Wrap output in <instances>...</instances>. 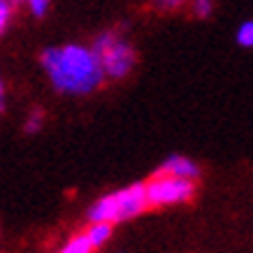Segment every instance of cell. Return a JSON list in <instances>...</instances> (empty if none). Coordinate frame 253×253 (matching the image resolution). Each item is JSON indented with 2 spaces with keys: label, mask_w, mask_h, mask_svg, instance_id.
Masks as SVG:
<instances>
[{
  "label": "cell",
  "mask_w": 253,
  "mask_h": 253,
  "mask_svg": "<svg viewBox=\"0 0 253 253\" xmlns=\"http://www.w3.org/2000/svg\"><path fill=\"white\" fill-rule=\"evenodd\" d=\"M0 109H2V82H0Z\"/></svg>",
  "instance_id": "obj_14"
},
{
  "label": "cell",
  "mask_w": 253,
  "mask_h": 253,
  "mask_svg": "<svg viewBox=\"0 0 253 253\" xmlns=\"http://www.w3.org/2000/svg\"><path fill=\"white\" fill-rule=\"evenodd\" d=\"M12 9H14V5L9 0H0V35L5 33L9 19H12Z\"/></svg>",
  "instance_id": "obj_11"
},
{
  "label": "cell",
  "mask_w": 253,
  "mask_h": 253,
  "mask_svg": "<svg viewBox=\"0 0 253 253\" xmlns=\"http://www.w3.org/2000/svg\"><path fill=\"white\" fill-rule=\"evenodd\" d=\"M149 207V200H146V184H132L128 188L114 191L100 198L91 209H88V221L98 223V221H128L135 218L137 214H142Z\"/></svg>",
  "instance_id": "obj_2"
},
{
  "label": "cell",
  "mask_w": 253,
  "mask_h": 253,
  "mask_svg": "<svg viewBox=\"0 0 253 253\" xmlns=\"http://www.w3.org/2000/svg\"><path fill=\"white\" fill-rule=\"evenodd\" d=\"M58 253H93V244L88 242L86 235H79V237L70 239Z\"/></svg>",
  "instance_id": "obj_7"
},
{
  "label": "cell",
  "mask_w": 253,
  "mask_h": 253,
  "mask_svg": "<svg viewBox=\"0 0 253 253\" xmlns=\"http://www.w3.org/2000/svg\"><path fill=\"white\" fill-rule=\"evenodd\" d=\"M195 195V181L184 176L158 172L154 179L146 181V200L149 207H169V205H184Z\"/></svg>",
  "instance_id": "obj_4"
},
{
  "label": "cell",
  "mask_w": 253,
  "mask_h": 253,
  "mask_svg": "<svg viewBox=\"0 0 253 253\" xmlns=\"http://www.w3.org/2000/svg\"><path fill=\"white\" fill-rule=\"evenodd\" d=\"M49 82L56 91L86 95L93 93L107 77L98 54L93 46L82 44H65V46H49L40 56Z\"/></svg>",
  "instance_id": "obj_1"
},
{
  "label": "cell",
  "mask_w": 253,
  "mask_h": 253,
  "mask_svg": "<svg viewBox=\"0 0 253 253\" xmlns=\"http://www.w3.org/2000/svg\"><path fill=\"white\" fill-rule=\"evenodd\" d=\"M161 172L174 174V176H184V179H193V181L200 176L198 163L191 161L188 156H181V154H174V156H169V158H165L161 165Z\"/></svg>",
  "instance_id": "obj_5"
},
{
  "label": "cell",
  "mask_w": 253,
  "mask_h": 253,
  "mask_svg": "<svg viewBox=\"0 0 253 253\" xmlns=\"http://www.w3.org/2000/svg\"><path fill=\"white\" fill-rule=\"evenodd\" d=\"M9 2H12V5H14V7H16V5H21L23 0H9Z\"/></svg>",
  "instance_id": "obj_15"
},
{
  "label": "cell",
  "mask_w": 253,
  "mask_h": 253,
  "mask_svg": "<svg viewBox=\"0 0 253 253\" xmlns=\"http://www.w3.org/2000/svg\"><path fill=\"white\" fill-rule=\"evenodd\" d=\"M28 2V9L33 12V16H44L49 5H51V0H26Z\"/></svg>",
  "instance_id": "obj_12"
},
{
  "label": "cell",
  "mask_w": 253,
  "mask_h": 253,
  "mask_svg": "<svg viewBox=\"0 0 253 253\" xmlns=\"http://www.w3.org/2000/svg\"><path fill=\"white\" fill-rule=\"evenodd\" d=\"M42 126H44V112L42 109H31V114H28L26 123H23V130L31 135V132H38Z\"/></svg>",
  "instance_id": "obj_8"
},
{
  "label": "cell",
  "mask_w": 253,
  "mask_h": 253,
  "mask_svg": "<svg viewBox=\"0 0 253 253\" xmlns=\"http://www.w3.org/2000/svg\"><path fill=\"white\" fill-rule=\"evenodd\" d=\"M214 9V0H193V14L200 19H207Z\"/></svg>",
  "instance_id": "obj_10"
},
{
  "label": "cell",
  "mask_w": 253,
  "mask_h": 253,
  "mask_svg": "<svg viewBox=\"0 0 253 253\" xmlns=\"http://www.w3.org/2000/svg\"><path fill=\"white\" fill-rule=\"evenodd\" d=\"M93 51L98 54L102 70L109 79H123L128 77L137 63V54L130 42L121 40L116 33H102L93 42Z\"/></svg>",
  "instance_id": "obj_3"
},
{
  "label": "cell",
  "mask_w": 253,
  "mask_h": 253,
  "mask_svg": "<svg viewBox=\"0 0 253 253\" xmlns=\"http://www.w3.org/2000/svg\"><path fill=\"white\" fill-rule=\"evenodd\" d=\"M237 42L242 46H253V21H244L237 31Z\"/></svg>",
  "instance_id": "obj_9"
},
{
  "label": "cell",
  "mask_w": 253,
  "mask_h": 253,
  "mask_svg": "<svg viewBox=\"0 0 253 253\" xmlns=\"http://www.w3.org/2000/svg\"><path fill=\"white\" fill-rule=\"evenodd\" d=\"M156 5H158V7L161 9H176V7H181V5H184V0H156Z\"/></svg>",
  "instance_id": "obj_13"
},
{
  "label": "cell",
  "mask_w": 253,
  "mask_h": 253,
  "mask_svg": "<svg viewBox=\"0 0 253 253\" xmlns=\"http://www.w3.org/2000/svg\"><path fill=\"white\" fill-rule=\"evenodd\" d=\"M88 242L93 244V249H100V246H105L112 237V223L107 221H98V223H91V228L84 232Z\"/></svg>",
  "instance_id": "obj_6"
}]
</instances>
